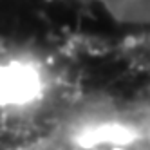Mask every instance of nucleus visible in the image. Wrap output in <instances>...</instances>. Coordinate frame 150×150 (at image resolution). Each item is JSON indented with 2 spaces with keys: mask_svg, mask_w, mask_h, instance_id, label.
Returning a JSON list of instances; mask_svg holds the SVG:
<instances>
[{
  "mask_svg": "<svg viewBox=\"0 0 150 150\" xmlns=\"http://www.w3.org/2000/svg\"><path fill=\"white\" fill-rule=\"evenodd\" d=\"M101 4L116 20L150 25V0H92Z\"/></svg>",
  "mask_w": 150,
  "mask_h": 150,
  "instance_id": "nucleus-1",
  "label": "nucleus"
}]
</instances>
